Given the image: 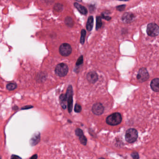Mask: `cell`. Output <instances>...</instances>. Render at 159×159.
<instances>
[{
    "label": "cell",
    "instance_id": "obj_1",
    "mask_svg": "<svg viewBox=\"0 0 159 159\" xmlns=\"http://www.w3.org/2000/svg\"><path fill=\"white\" fill-rule=\"evenodd\" d=\"M122 122V116L119 113H114L108 116L106 119V122L111 126H116Z\"/></svg>",
    "mask_w": 159,
    "mask_h": 159
},
{
    "label": "cell",
    "instance_id": "obj_2",
    "mask_svg": "<svg viewBox=\"0 0 159 159\" xmlns=\"http://www.w3.org/2000/svg\"><path fill=\"white\" fill-rule=\"evenodd\" d=\"M138 135V132L135 129L130 128L126 133L125 139L127 142L132 143L137 140Z\"/></svg>",
    "mask_w": 159,
    "mask_h": 159
},
{
    "label": "cell",
    "instance_id": "obj_3",
    "mask_svg": "<svg viewBox=\"0 0 159 159\" xmlns=\"http://www.w3.org/2000/svg\"><path fill=\"white\" fill-rule=\"evenodd\" d=\"M69 71V68L66 64L64 63L58 64L56 67V74L59 77H64L67 75Z\"/></svg>",
    "mask_w": 159,
    "mask_h": 159
},
{
    "label": "cell",
    "instance_id": "obj_4",
    "mask_svg": "<svg viewBox=\"0 0 159 159\" xmlns=\"http://www.w3.org/2000/svg\"><path fill=\"white\" fill-rule=\"evenodd\" d=\"M147 33L150 36L155 37L157 36L159 33V26L154 23L148 24L147 26Z\"/></svg>",
    "mask_w": 159,
    "mask_h": 159
},
{
    "label": "cell",
    "instance_id": "obj_5",
    "mask_svg": "<svg viewBox=\"0 0 159 159\" xmlns=\"http://www.w3.org/2000/svg\"><path fill=\"white\" fill-rule=\"evenodd\" d=\"M65 95L66 96L68 111L69 113H71L73 108V89L71 85L69 86L68 87Z\"/></svg>",
    "mask_w": 159,
    "mask_h": 159
},
{
    "label": "cell",
    "instance_id": "obj_6",
    "mask_svg": "<svg viewBox=\"0 0 159 159\" xmlns=\"http://www.w3.org/2000/svg\"><path fill=\"white\" fill-rule=\"evenodd\" d=\"M138 80L140 82H144L147 81L149 78V73L146 68H142L139 70L138 75L137 76Z\"/></svg>",
    "mask_w": 159,
    "mask_h": 159
},
{
    "label": "cell",
    "instance_id": "obj_7",
    "mask_svg": "<svg viewBox=\"0 0 159 159\" xmlns=\"http://www.w3.org/2000/svg\"><path fill=\"white\" fill-rule=\"evenodd\" d=\"M59 51L61 55L63 56H68L72 53V49L69 44L63 43L59 47Z\"/></svg>",
    "mask_w": 159,
    "mask_h": 159
},
{
    "label": "cell",
    "instance_id": "obj_8",
    "mask_svg": "<svg viewBox=\"0 0 159 159\" xmlns=\"http://www.w3.org/2000/svg\"><path fill=\"white\" fill-rule=\"evenodd\" d=\"M92 111L96 116L101 115L104 111V107L100 103H96L93 105Z\"/></svg>",
    "mask_w": 159,
    "mask_h": 159
},
{
    "label": "cell",
    "instance_id": "obj_9",
    "mask_svg": "<svg viewBox=\"0 0 159 159\" xmlns=\"http://www.w3.org/2000/svg\"><path fill=\"white\" fill-rule=\"evenodd\" d=\"M86 78L87 81L90 83L94 84L98 80V75L95 72H90L87 74Z\"/></svg>",
    "mask_w": 159,
    "mask_h": 159
},
{
    "label": "cell",
    "instance_id": "obj_10",
    "mask_svg": "<svg viewBox=\"0 0 159 159\" xmlns=\"http://www.w3.org/2000/svg\"><path fill=\"white\" fill-rule=\"evenodd\" d=\"M75 133L77 136L79 137V139L81 144L83 145H86L87 140L86 138L84 135L83 131L79 128H77L76 130Z\"/></svg>",
    "mask_w": 159,
    "mask_h": 159
},
{
    "label": "cell",
    "instance_id": "obj_11",
    "mask_svg": "<svg viewBox=\"0 0 159 159\" xmlns=\"http://www.w3.org/2000/svg\"><path fill=\"white\" fill-rule=\"evenodd\" d=\"M135 16L133 14L131 13H126L122 17V20L124 23H130L132 22L134 19Z\"/></svg>",
    "mask_w": 159,
    "mask_h": 159
},
{
    "label": "cell",
    "instance_id": "obj_12",
    "mask_svg": "<svg viewBox=\"0 0 159 159\" xmlns=\"http://www.w3.org/2000/svg\"><path fill=\"white\" fill-rule=\"evenodd\" d=\"M40 141V133L39 132H37L34 133L31 138L30 140L29 143L32 146H34L38 144Z\"/></svg>",
    "mask_w": 159,
    "mask_h": 159
},
{
    "label": "cell",
    "instance_id": "obj_13",
    "mask_svg": "<svg viewBox=\"0 0 159 159\" xmlns=\"http://www.w3.org/2000/svg\"><path fill=\"white\" fill-rule=\"evenodd\" d=\"M151 89L153 91L158 92L159 91V78H155L153 79L150 84Z\"/></svg>",
    "mask_w": 159,
    "mask_h": 159
},
{
    "label": "cell",
    "instance_id": "obj_14",
    "mask_svg": "<svg viewBox=\"0 0 159 159\" xmlns=\"http://www.w3.org/2000/svg\"><path fill=\"white\" fill-rule=\"evenodd\" d=\"M74 5L76 8L78 10V11L82 15H86L88 13L87 9L84 6L81 5L77 3H74Z\"/></svg>",
    "mask_w": 159,
    "mask_h": 159
},
{
    "label": "cell",
    "instance_id": "obj_15",
    "mask_svg": "<svg viewBox=\"0 0 159 159\" xmlns=\"http://www.w3.org/2000/svg\"><path fill=\"white\" fill-rule=\"evenodd\" d=\"M94 23V19L93 16H90L88 18L86 23V29L88 31H91L93 29Z\"/></svg>",
    "mask_w": 159,
    "mask_h": 159
},
{
    "label": "cell",
    "instance_id": "obj_16",
    "mask_svg": "<svg viewBox=\"0 0 159 159\" xmlns=\"http://www.w3.org/2000/svg\"><path fill=\"white\" fill-rule=\"evenodd\" d=\"M60 101L62 107L64 109H65L67 107V97L65 95L62 94L60 96Z\"/></svg>",
    "mask_w": 159,
    "mask_h": 159
},
{
    "label": "cell",
    "instance_id": "obj_17",
    "mask_svg": "<svg viewBox=\"0 0 159 159\" xmlns=\"http://www.w3.org/2000/svg\"><path fill=\"white\" fill-rule=\"evenodd\" d=\"M65 23L69 27H72L73 25V20L70 17H67L65 19Z\"/></svg>",
    "mask_w": 159,
    "mask_h": 159
},
{
    "label": "cell",
    "instance_id": "obj_18",
    "mask_svg": "<svg viewBox=\"0 0 159 159\" xmlns=\"http://www.w3.org/2000/svg\"><path fill=\"white\" fill-rule=\"evenodd\" d=\"M86 31L84 29H83L81 30V37H80V43L82 45L84 44V41H85V35H86Z\"/></svg>",
    "mask_w": 159,
    "mask_h": 159
},
{
    "label": "cell",
    "instance_id": "obj_19",
    "mask_svg": "<svg viewBox=\"0 0 159 159\" xmlns=\"http://www.w3.org/2000/svg\"><path fill=\"white\" fill-rule=\"evenodd\" d=\"M17 87V85L14 83H9L7 85V89L9 91H12L15 89Z\"/></svg>",
    "mask_w": 159,
    "mask_h": 159
},
{
    "label": "cell",
    "instance_id": "obj_20",
    "mask_svg": "<svg viewBox=\"0 0 159 159\" xmlns=\"http://www.w3.org/2000/svg\"><path fill=\"white\" fill-rule=\"evenodd\" d=\"M97 24H96V29L98 30L102 26V22L101 20V18L99 16L97 17Z\"/></svg>",
    "mask_w": 159,
    "mask_h": 159
},
{
    "label": "cell",
    "instance_id": "obj_21",
    "mask_svg": "<svg viewBox=\"0 0 159 159\" xmlns=\"http://www.w3.org/2000/svg\"><path fill=\"white\" fill-rule=\"evenodd\" d=\"M82 110L81 106L78 104H76L74 107V111L76 113H80Z\"/></svg>",
    "mask_w": 159,
    "mask_h": 159
},
{
    "label": "cell",
    "instance_id": "obj_22",
    "mask_svg": "<svg viewBox=\"0 0 159 159\" xmlns=\"http://www.w3.org/2000/svg\"><path fill=\"white\" fill-rule=\"evenodd\" d=\"M83 56L82 55H81V56H80V57L78 58V61L76 63V65L79 66V65H80L83 63Z\"/></svg>",
    "mask_w": 159,
    "mask_h": 159
},
{
    "label": "cell",
    "instance_id": "obj_23",
    "mask_svg": "<svg viewBox=\"0 0 159 159\" xmlns=\"http://www.w3.org/2000/svg\"><path fill=\"white\" fill-rule=\"evenodd\" d=\"M125 8H126L125 5H122L117 6L116 7V9L119 11H122L124 10Z\"/></svg>",
    "mask_w": 159,
    "mask_h": 159
},
{
    "label": "cell",
    "instance_id": "obj_24",
    "mask_svg": "<svg viewBox=\"0 0 159 159\" xmlns=\"http://www.w3.org/2000/svg\"><path fill=\"white\" fill-rule=\"evenodd\" d=\"M131 156L134 159H138L139 158V154L136 152L132 153Z\"/></svg>",
    "mask_w": 159,
    "mask_h": 159
},
{
    "label": "cell",
    "instance_id": "obj_25",
    "mask_svg": "<svg viewBox=\"0 0 159 159\" xmlns=\"http://www.w3.org/2000/svg\"><path fill=\"white\" fill-rule=\"evenodd\" d=\"M10 159H22L21 158L20 156H18L16 155H14V154H13L11 157V158Z\"/></svg>",
    "mask_w": 159,
    "mask_h": 159
},
{
    "label": "cell",
    "instance_id": "obj_26",
    "mask_svg": "<svg viewBox=\"0 0 159 159\" xmlns=\"http://www.w3.org/2000/svg\"><path fill=\"white\" fill-rule=\"evenodd\" d=\"M102 18L107 20H109L111 19V17H110L109 16H105L104 15H103V14L102 15Z\"/></svg>",
    "mask_w": 159,
    "mask_h": 159
},
{
    "label": "cell",
    "instance_id": "obj_27",
    "mask_svg": "<svg viewBox=\"0 0 159 159\" xmlns=\"http://www.w3.org/2000/svg\"><path fill=\"white\" fill-rule=\"evenodd\" d=\"M38 156L37 154H34L30 158V159H38Z\"/></svg>",
    "mask_w": 159,
    "mask_h": 159
},
{
    "label": "cell",
    "instance_id": "obj_28",
    "mask_svg": "<svg viewBox=\"0 0 159 159\" xmlns=\"http://www.w3.org/2000/svg\"><path fill=\"white\" fill-rule=\"evenodd\" d=\"M31 107H30V106H28L27 107V106L23 108H24L25 109H26L27 108H31Z\"/></svg>",
    "mask_w": 159,
    "mask_h": 159
},
{
    "label": "cell",
    "instance_id": "obj_29",
    "mask_svg": "<svg viewBox=\"0 0 159 159\" xmlns=\"http://www.w3.org/2000/svg\"><path fill=\"white\" fill-rule=\"evenodd\" d=\"M119 1H124V2H127V1H128L129 0H119Z\"/></svg>",
    "mask_w": 159,
    "mask_h": 159
},
{
    "label": "cell",
    "instance_id": "obj_30",
    "mask_svg": "<svg viewBox=\"0 0 159 159\" xmlns=\"http://www.w3.org/2000/svg\"><path fill=\"white\" fill-rule=\"evenodd\" d=\"M76 1H77L78 2H81L82 1V0H76Z\"/></svg>",
    "mask_w": 159,
    "mask_h": 159
},
{
    "label": "cell",
    "instance_id": "obj_31",
    "mask_svg": "<svg viewBox=\"0 0 159 159\" xmlns=\"http://www.w3.org/2000/svg\"><path fill=\"white\" fill-rule=\"evenodd\" d=\"M104 159V158H100V159Z\"/></svg>",
    "mask_w": 159,
    "mask_h": 159
},
{
    "label": "cell",
    "instance_id": "obj_32",
    "mask_svg": "<svg viewBox=\"0 0 159 159\" xmlns=\"http://www.w3.org/2000/svg\"><path fill=\"white\" fill-rule=\"evenodd\" d=\"M2 159V157H1V156H0V159Z\"/></svg>",
    "mask_w": 159,
    "mask_h": 159
}]
</instances>
